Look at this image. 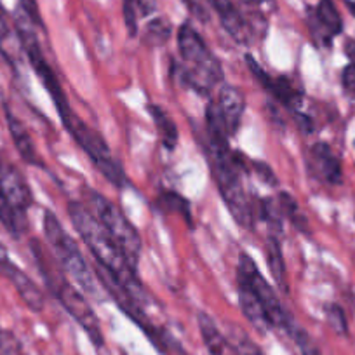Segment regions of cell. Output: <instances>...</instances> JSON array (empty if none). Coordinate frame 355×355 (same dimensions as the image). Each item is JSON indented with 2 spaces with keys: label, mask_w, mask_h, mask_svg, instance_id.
<instances>
[{
  "label": "cell",
  "mask_w": 355,
  "mask_h": 355,
  "mask_svg": "<svg viewBox=\"0 0 355 355\" xmlns=\"http://www.w3.org/2000/svg\"><path fill=\"white\" fill-rule=\"evenodd\" d=\"M64 129L70 132L71 138L75 139V143L84 150L85 155L91 159V162L96 166V169L107 178L108 182L114 187H117V189H124L125 183H128L124 167H122L121 162L112 155L110 146L107 145L103 136H101L96 129H93L89 124H85L78 115H75V117L71 119L70 124L64 125Z\"/></svg>",
  "instance_id": "52a82bcc"
},
{
  "label": "cell",
  "mask_w": 355,
  "mask_h": 355,
  "mask_svg": "<svg viewBox=\"0 0 355 355\" xmlns=\"http://www.w3.org/2000/svg\"><path fill=\"white\" fill-rule=\"evenodd\" d=\"M146 110H148L150 117L153 119V124H155V129L157 132H159L160 143L164 145V148L173 152L178 145V139H180L176 122H174L173 117H171L162 107H159V105L150 103L148 107H146Z\"/></svg>",
  "instance_id": "ffe728a7"
},
{
  "label": "cell",
  "mask_w": 355,
  "mask_h": 355,
  "mask_svg": "<svg viewBox=\"0 0 355 355\" xmlns=\"http://www.w3.org/2000/svg\"><path fill=\"white\" fill-rule=\"evenodd\" d=\"M19 4H21V11L28 16V19L33 23V25L42 26V18H40V11H39L37 0H19Z\"/></svg>",
  "instance_id": "1f68e13d"
},
{
  "label": "cell",
  "mask_w": 355,
  "mask_h": 355,
  "mask_svg": "<svg viewBox=\"0 0 355 355\" xmlns=\"http://www.w3.org/2000/svg\"><path fill=\"white\" fill-rule=\"evenodd\" d=\"M288 334L293 338V341H295L296 347L300 348V354L302 355H322V352H320L319 347L313 343L310 334L306 333L305 329H302L300 326H296V322Z\"/></svg>",
  "instance_id": "4316f807"
},
{
  "label": "cell",
  "mask_w": 355,
  "mask_h": 355,
  "mask_svg": "<svg viewBox=\"0 0 355 355\" xmlns=\"http://www.w3.org/2000/svg\"><path fill=\"white\" fill-rule=\"evenodd\" d=\"M30 249H32V254L37 261V268L42 274L47 289H51V293L56 296L61 306L85 331V334L89 336V340L93 341L94 347H103L105 336L103 331H101L100 319H98L93 306L89 305V302L85 300L84 293L77 286H73V282L68 281L67 274L60 266V263L56 261V258L54 256L51 258L49 252L44 249V245L37 239L30 241Z\"/></svg>",
  "instance_id": "7a4b0ae2"
},
{
  "label": "cell",
  "mask_w": 355,
  "mask_h": 355,
  "mask_svg": "<svg viewBox=\"0 0 355 355\" xmlns=\"http://www.w3.org/2000/svg\"><path fill=\"white\" fill-rule=\"evenodd\" d=\"M9 37V28L8 25H6V19H4V9H2V6H0V47H2V44L8 40Z\"/></svg>",
  "instance_id": "836d02e7"
},
{
  "label": "cell",
  "mask_w": 355,
  "mask_h": 355,
  "mask_svg": "<svg viewBox=\"0 0 355 355\" xmlns=\"http://www.w3.org/2000/svg\"><path fill=\"white\" fill-rule=\"evenodd\" d=\"M178 49L185 61L183 78L187 84L200 94H207L223 80V67L211 53L202 37L189 23L178 30Z\"/></svg>",
  "instance_id": "3957f363"
},
{
  "label": "cell",
  "mask_w": 355,
  "mask_h": 355,
  "mask_svg": "<svg viewBox=\"0 0 355 355\" xmlns=\"http://www.w3.org/2000/svg\"><path fill=\"white\" fill-rule=\"evenodd\" d=\"M9 261H11V259H9V256H8V249H6V245L0 242V270H2L6 263H9Z\"/></svg>",
  "instance_id": "d590c367"
},
{
  "label": "cell",
  "mask_w": 355,
  "mask_h": 355,
  "mask_svg": "<svg viewBox=\"0 0 355 355\" xmlns=\"http://www.w3.org/2000/svg\"><path fill=\"white\" fill-rule=\"evenodd\" d=\"M309 167L320 182L331 183V185L341 183V178H343L341 164L327 143L319 141L312 145L309 155Z\"/></svg>",
  "instance_id": "5bb4252c"
},
{
  "label": "cell",
  "mask_w": 355,
  "mask_h": 355,
  "mask_svg": "<svg viewBox=\"0 0 355 355\" xmlns=\"http://www.w3.org/2000/svg\"><path fill=\"white\" fill-rule=\"evenodd\" d=\"M309 28L320 46H329L333 37L343 32V19L333 0H320L317 8L309 12Z\"/></svg>",
  "instance_id": "8fae6325"
},
{
  "label": "cell",
  "mask_w": 355,
  "mask_h": 355,
  "mask_svg": "<svg viewBox=\"0 0 355 355\" xmlns=\"http://www.w3.org/2000/svg\"><path fill=\"white\" fill-rule=\"evenodd\" d=\"M277 204L282 216H284L286 220L291 221V225L296 228V230L303 232V234H309L310 228H309V221H306V216L300 211L298 202H296V199L291 196V193L288 192L279 193Z\"/></svg>",
  "instance_id": "44dd1931"
},
{
  "label": "cell",
  "mask_w": 355,
  "mask_h": 355,
  "mask_svg": "<svg viewBox=\"0 0 355 355\" xmlns=\"http://www.w3.org/2000/svg\"><path fill=\"white\" fill-rule=\"evenodd\" d=\"M85 200H87V209L98 218L101 227L114 239V242L121 249L129 266L132 270L138 272V263L143 248L141 235H139L138 228L128 220V216L119 209V206H115L112 200H108L107 197L101 196L96 190L87 189Z\"/></svg>",
  "instance_id": "5b68a950"
},
{
  "label": "cell",
  "mask_w": 355,
  "mask_h": 355,
  "mask_svg": "<svg viewBox=\"0 0 355 355\" xmlns=\"http://www.w3.org/2000/svg\"><path fill=\"white\" fill-rule=\"evenodd\" d=\"M209 2L228 35L241 46H248L251 42L252 32L244 16L239 12V9L232 4L230 0H209Z\"/></svg>",
  "instance_id": "9a60e30c"
},
{
  "label": "cell",
  "mask_w": 355,
  "mask_h": 355,
  "mask_svg": "<svg viewBox=\"0 0 355 355\" xmlns=\"http://www.w3.org/2000/svg\"><path fill=\"white\" fill-rule=\"evenodd\" d=\"M122 15H124V21L125 26H128L129 35L136 37V33H138L139 12L135 4V0H122Z\"/></svg>",
  "instance_id": "f1b7e54d"
},
{
  "label": "cell",
  "mask_w": 355,
  "mask_h": 355,
  "mask_svg": "<svg viewBox=\"0 0 355 355\" xmlns=\"http://www.w3.org/2000/svg\"><path fill=\"white\" fill-rule=\"evenodd\" d=\"M0 274L8 277V281L15 286V289L18 291L19 298L23 300L26 306H28L32 312H42L44 305H46V296H44L42 289L33 282V279H30L25 272L16 266L15 263L9 261L6 263L4 268L0 270Z\"/></svg>",
  "instance_id": "4fadbf2b"
},
{
  "label": "cell",
  "mask_w": 355,
  "mask_h": 355,
  "mask_svg": "<svg viewBox=\"0 0 355 355\" xmlns=\"http://www.w3.org/2000/svg\"><path fill=\"white\" fill-rule=\"evenodd\" d=\"M259 214H261V220L268 225L272 235H277L282 232V216L281 209H279L277 200L274 199H263L259 200Z\"/></svg>",
  "instance_id": "603a6c76"
},
{
  "label": "cell",
  "mask_w": 355,
  "mask_h": 355,
  "mask_svg": "<svg viewBox=\"0 0 355 355\" xmlns=\"http://www.w3.org/2000/svg\"><path fill=\"white\" fill-rule=\"evenodd\" d=\"M173 33V26L166 18H155L146 25L143 33V42L150 47H160L167 44Z\"/></svg>",
  "instance_id": "7402d4cb"
},
{
  "label": "cell",
  "mask_w": 355,
  "mask_h": 355,
  "mask_svg": "<svg viewBox=\"0 0 355 355\" xmlns=\"http://www.w3.org/2000/svg\"><path fill=\"white\" fill-rule=\"evenodd\" d=\"M345 53H347V56L350 60H354L352 63H355V40H347V44H345Z\"/></svg>",
  "instance_id": "e575fe53"
},
{
  "label": "cell",
  "mask_w": 355,
  "mask_h": 355,
  "mask_svg": "<svg viewBox=\"0 0 355 355\" xmlns=\"http://www.w3.org/2000/svg\"><path fill=\"white\" fill-rule=\"evenodd\" d=\"M347 8H348V11H350V15L355 18V2H350V0H347Z\"/></svg>",
  "instance_id": "8d00e7d4"
},
{
  "label": "cell",
  "mask_w": 355,
  "mask_h": 355,
  "mask_svg": "<svg viewBox=\"0 0 355 355\" xmlns=\"http://www.w3.org/2000/svg\"><path fill=\"white\" fill-rule=\"evenodd\" d=\"M135 4L138 8L139 18H146L157 11V0H135Z\"/></svg>",
  "instance_id": "d6a6232c"
},
{
  "label": "cell",
  "mask_w": 355,
  "mask_h": 355,
  "mask_svg": "<svg viewBox=\"0 0 355 355\" xmlns=\"http://www.w3.org/2000/svg\"><path fill=\"white\" fill-rule=\"evenodd\" d=\"M230 343L239 355H265L261 348H259L258 345L241 329V327H235V331L232 329Z\"/></svg>",
  "instance_id": "cb8c5ba5"
},
{
  "label": "cell",
  "mask_w": 355,
  "mask_h": 355,
  "mask_svg": "<svg viewBox=\"0 0 355 355\" xmlns=\"http://www.w3.org/2000/svg\"><path fill=\"white\" fill-rule=\"evenodd\" d=\"M213 103L228 138L237 135L245 112V98L241 89L235 85H223Z\"/></svg>",
  "instance_id": "7c38bea8"
},
{
  "label": "cell",
  "mask_w": 355,
  "mask_h": 355,
  "mask_svg": "<svg viewBox=\"0 0 355 355\" xmlns=\"http://www.w3.org/2000/svg\"><path fill=\"white\" fill-rule=\"evenodd\" d=\"M324 313H326V320L331 326V329L334 331L340 336H345L348 333V322L347 317H345L343 309L336 303H329V305L324 306Z\"/></svg>",
  "instance_id": "484cf974"
},
{
  "label": "cell",
  "mask_w": 355,
  "mask_h": 355,
  "mask_svg": "<svg viewBox=\"0 0 355 355\" xmlns=\"http://www.w3.org/2000/svg\"><path fill=\"white\" fill-rule=\"evenodd\" d=\"M199 329L209 355H227L228 352L235 350L230 340L218 329L216 322L204 312L199 313Z\"/></svg>",
  "instance_id": "ac0fdd59"
},
{
  "label": "cell",
  "mask_w": 355,
  "mask_h": 355,
  "mask_svg": "<svg viewBox=\"0 0 355 355\" xmlns=\"http://www.w3.org/2000/svg\"><path fill=\"white\" fill-rule=\"evenodd\" d=\"M252 169H254V173L258 174L259 182H263L265 185H268V187L277 185V176H275V173L272 171V167L268 166V164L254 162L252 164Z\"/></svg>",
  "instance_id": "f546056e"
},
{
  "label": "cell",
  "mask_w": 355,
  "mask_h": 355,
  "mask_svg": "<svg viewBox=\"0 0 355 355\" xmlns=\"http://www.w3.org/2000/svg\"><path fill=\"white\" fill-rule=\"evenodd\" d=\"M239 277L248 281L251 284V288L254 289L263 309H265L266 315H268L272 327H277V329L289 333L291 327L295 326V320L291 319V315L281 305L275 289L259 274L258 266H256V263L252 261V258L248 252H241V258H239Z\"/></svg>",
  "instance_id": "ba28073f"
},
{
  "label": "cell",
  "mask_w": 355,
  "mask_h": 355,
  "mask_svg": "<svg viewBox=\"0 0 355 355\" xmlns=\"http://www.w3.org/2000/svg\"><path fill=\"white\" fill-rule=\"evenodd\" d=\"M244 4H249V6H259L263 2V0H242Z\"/></svg>",
  "instance_id": "74e56055"
},
{
  "label": "cell",
  "mask_w": 355,
  "mask_h": 355,
  "mask_svg": "<svg viewBox=\"0 0 355 355\" xmlns=\"http://www.w3.org/2000/svg\"><path fill=\"white\" fill-rule=\"evenodd\" d=\"M15 21H16V33H18L19 46H21L23 53L26 54V58H28L33 71H35L37 77L40 78V82H42L44 87L47 89V93H49L51 100H53L54 107H56V112H58V115H60L63 125L70 124V121L77 114L71 110L70 101H68L63 87H61V84H60V80H58L56 73H54L53 67H51L49 61H47L46 56H44L42 49H40L39 39H37L35 32H33V28H32L33 23L30 21L28 16H26L25 12H23V16L21 15L16 16Z\"/></svg>",
  "instance_id": "8992f818"
},
{
  "label": "cell",
  "mask_w": 355,
  "mask_h": 355,
  "mask_svg": "<svg viewBox=\"0 0 355 355\" xmlns=\"http://www.w3.org/2000/svg\"><path fill=\"white\" fill-rule=\"evenodd\" d=\"M341 85L343 91L355 100V63L347 64L341 71Z\"/></svg>",
  "instance_id": "4dcf8cb0"
},
{
  "label": "cell",
  "mask_w": 355,
  "mask_h": 355,
  "mask_svg": "<svg viewBox=\"0 0 355 355\" xmlns=\"http://www.w3.org/2000/svg\"><path fill=\"white\" fill-rule=\"evenodd\" d=\"M159 204L164 211L183 214L187 218V221H190V206L182 196H178L174 192H162L160 193Z\"/></svg>",
  "instance_id": "d4e9b609"
},
{
  "label": "cell",
  "mask_w": 355,
  "mask_h": 355,
  "mask_svg": "<svg viewBox=\"0 0 355 355\" xmlns=\"http://www.w3.org/2000/svg\"><path fill=\"white\" fill-rule=\"evenodd\" d=\"M237 293H239V305H241L242 313H244L245 319L249 320L252 327H254L258 333L266 334L272 329V324L268 320L265 309H263L261 302H259L258 295L254 293V289L251 288L248 281H244L242 277L237 275Z\"/></svg>",
  "instance_id": "2e32d148"
},
{
  "label": "cell",
  "mask_w": 355,
  "mask_h": 355,
  "mask_svg": "<svg viewBox=\"0 0 355 355\" xmlns=\"http://www.w3.org/2000/svg\"><path fill=\"white\" fill-rule=\"evenodd\" d=\"M0 223L4 225L6 228H8V232L15 239H19L23 235V232H21V228H19L18 221H16L15 214L11 213V209H9L8 202H6L4 193H2V187H0Z\"/></svg>",
  "instance_id": "83f0119b"
},
{
  "label": "cell",
  "mask_w": 355,
  "mask_h": 355,
  "mask_svg": "<svg viewBox=\"0 0 355 355\" xmlns=\"http://www.w3.org/2000/svg\"><path fill=\"white\" fill-rule=\"evenodd\" d=\"M0 187L9 209L25 234L28 230V209L33 200L32 192L18 167L4 159H0Z\"/></svg>",
  "instance_id": "9c48e42d"
},
{
  "label": "cell",
  "mask_w": 355,
  "mask_h": 355,
  "mask_svg": "<svg viewBox=\"0 0 355 355\" xmlns=\"http://www.w3.org/2000/svg\"><path fill=\"white\" fill-rule=\"evenodd\" d=\"M67 211L68 218L71 221V227L80 235V239L87 245L89 251L93 252L96 265L105 268L136 302L145 305V300L148 298V295H146L141 282H139L138 272L132 270L131 266H129L121 249L117 248L114 239L108 235V232L101 227L98 218L87 209L85 204L75 202V200L68 204Z\"/></svg>",
  "instance_id": "6da1fadb"
},
{
  "label": "cell",
  "mask_w": 355,
  "mask_h": 355,
  "mask_svg": "<svg viewBox=\"0 0 355 355\" xmlns=\"http://www.w3.org/2000/svg\"><path fill=\"white\" fill-rule=\"evenodd\" d=\"M4 114H6V122H8L9 135H11L12 143H15L16 150H18V153H19V157H21L23 162L28 164V166H35V167L42 166V160H40L39 153H37L35 143H33V139H32V136H30L26 125L23 124V122L19 121L15 114H12L11 108L6 107Z\"/></svg>",
  "instance_id": "e0dca14e"
},
{
  "label": "cell",
  "mask_w": 355,
  "mask_h": 355,
  "mask_svg": "<svg viewBox=\"0 0 355 355\" xmlns=\"http://www.w3.org/2000/svg\"><path fill=\"white\" fill-rule=\"evenodd\" d=\"M42 227L44 237H46L47 244H49L51 251H53V256L60 263L64 274L70 275L71 281L75 282V286L78 289H82V293L98 296L94 274L91 272L87 263H85L75 239L64 230L61 221L58 220V216L53 211H46L44 213Z\"/></svg>",
  "instance_id": "277c9868"
},
{
  "label": "cell",
  "mask_w": 355,
  "mask_h": 355,
  "mask_svg": "<svg viewBox=\"0 0 355 355\" xmlns=\"http://www.w3.org/2000/svg\"><path fill=\"white\" fill-rule=\"evenodd\" d=\"M266 265H268V270L274 277L275 286L282 293H289L288 268H286L284 254H282L281 242H279L277 235H270L268 241H266Z\"/></svg>",
  "instance_id": "d6986e66"
},
{
  "label": "cell",
  "mask_w": 355,
  "mask_h": 355,
  "mask_svg": "<svg viewBox=\"0 0 355 355\" xmlns=\"http://www.w3.org/2000/svg\"><path fill=\"white\" fill-rule=\"evenodd\" d=\"M245 63L249 64V70L252 71L258 82L261 84V87L265 89L266 93H270L282 107H286L288 110H291L293 114H296L302 105V93H300L296 85L289 80L288 77H272L270 73H266L251 56H245Z\"/></svg>",
  "instance_id": "30bf717a"
}]
</instances>
